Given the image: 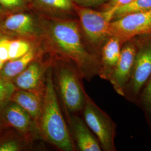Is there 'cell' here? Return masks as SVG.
Listing matches in <instances>:
<instances>
[{"mask_svg":"<svg viewBox=\"0 0 151 151\" xmlns=\"http://www.w3.org/2000/svg\"><path fill=\"white\" fill-rule=\"evenodd\" d=\"M51 57L66 60L75 65L83 79L90 81L99 75L100 58L83 40L78 24L70 20H55L41 27Z\"/></svg>","mask_w":151,"mask_h":151,"instance_id":"cell-1","label":"cell"},{"mask_svg":"<svg viewBox=\"0 0 151 151\" xmlns=\"http://www.w3.org/2000/svg\"><path fill=\"white\" fill-rule=\"evenodd\" d=\"M38 126L44 140L60 151H75V146L60 110L52 65L46 73L45 86Z\"/></svg>","mask_w":151,"mask_h":151,"instance_id":"cell-2","label":"cell"},{"mask_svg":"<svg viewBox=\"0 0 151 151\" xmlns=\"http://www.w3.org/2000/svg\"><path fill=\"white\" fill-rule=\"evenodd\" d=\"M51 58L55 87L67 113L82 112L86 92L80 72L72 63L57 57Z\"/></svg>","mask_w":151,"mask_h":151,"instance_id":"cell-3","label":"cell"},{"mask_svg":"<svg viewBox=\"0 0 151 151\" xmlns=\"http://www.w3.org/2000/svg\"><path fill=\"white\" fill-rule=\"evenodd\" d=\"M116 8L98 11L85 7L78 9L81 30L87 46L100 58L101 49L110 35V23Z\"/></svg>","mask_w":151,"mask_h":151,"instance_id":"cell-4","label":"cell"},{"mask_svg":"<svg viewBox=\"0 0 151 151\" xmlns=\"http://www.w3.org/2000/svg\"><path fill=\"white\" fill-rule=\"evenodd\" d=\"M134 39L137 45L135 60L123 96L134 104L151 76V35L138 36Z\"/></svg>","mask_w":151,"mask_h":151,"instance_id":"cell-5","label":"cell"},{"mask_svg":"<svg viewBox=\"0 0 151 151\" xmlns=\"http://www.w3.org/2000/svg\"><path fill=\"white\" fill-rule=\"evenodd\" d=\"M83 119L96 137L104 151H116L115 139L116 124L110 116L99 108L87 93L82 111Z\"/></svg>","mask_w":151,"mask_h":151,"instance_id":"cell-6","label":"cell"},{"mask_svg":"<svg viewBox=\"0 0 151 151\" xmlns=\"http://www.w3.org/2000/svg\"><path fill=\"white\" fill-rule=\"evenodd\" d=\"M110 35L123 42L142 35H151V10L127 14L110 23Z\"/></svg>","mask_w":151,"mask_h":151,"instance_id":"cell-7","label":"cell"},{"mask_svg":"<svg viewBox=\"0 0 151 151\" xmlns=\"http://www.w3.org/2000/svg\"><path fill=\"white\" fill-rule=\"evenodd\" d=\"M52 60H44L39 55L12 81L16 89L32 91L43 96L47 71L52 65Z\"/></svg>","mask_w":151,"mask_h":151,"instance_id":"cell-8","label":"cell"},{"mask_svg":"<svg viewBox=\"0 0 151 151\" xmlns=\"http://www.w3.org/2000/svg\"><path fill=\"white\" fill-rule=\"evenodd\" d=\"M2 110L6 123L28 142L32 143L35 140L42 139L38 124L17 104L11 101Z\"/></svg>","mask_w":151,"mask_h":151,"instance_id":"cell-9","label":"cell"},{"mask_svg":"<svg viewBox=\"0 0 151 151\" xmlns=\"http://www.w3.org/2000/svg\"><path fill=\"white\" fill-rule=\"evenodd\" d=\"M136 52L137 45L134 38L123 44L118 62L109 80L114 91L123 97L132 75Z\"/></svg>","mask_w":151,"mask_h":151,"instance_id":"cell-10","label":"cell"},{"mask_svg":"<svg viewBox=\"0 0 151 151\" xmlns=\"http://www.w3.org/2000/svg\"><path fill=\"white\" fill-rule=\"evenodd\" d=\"M0 32L16 38L34 41L41 38V27L32 16L26 14H16L6 17L0 22Z\"/></svg>","mask_w":151,"mask_h":151,"instance_id":"cell-11","label":"cell"},{"mask_svg":"<svg viewBox=\"0 0 151 151\" xmlns=\"http://www.w3.org/2000/svg\"><path fill=\"white\" fill-rule=\"evenodd\" d=\"M124 43L118 38L111 36L103 44L100 54V68L98 75L101 78L110 80L118 62Z\"/></svg>","mask_w":151,"mask_h":151,"instance_id":"cell-12","label":"cell"},{"mask_svg":"<svg viewBox=\"0 0 151 151\" xmlns=\"http://www.w3.org/2000/svg\"><path fill=\"white\" fill-rule=\"evenodd\" d=\"M68 117L72 134L79 151H103L96 137L83 118L76 114H72Z\"/></svg>","mask_w":151,"mask_h":151,"instance_id":"cell-13","label":"cell"},{"mask_svg":"<svg viewBox=\"0 0 151 151\" xmlns=\"http://www.w3.org/2000/svg\"><path fill=\"white\" fill-rule=\"evenodd\" d=\"M43 96L34 92L16 89L12 95L11 101L20 106L38 125L42 110Z\"/></svg>","mask_w":151,"mask_h":151,"instance_id":"cell-14","label":"cell"},{"mask_svg":"<svg viewBox=\"0 0 151 151\" xmlns=\"http://www.w3.org/2000/svg\"><path fill=\"white\" fill-rule=\"evenodd\" d=\"M34 45L27 53L21 57L7 62L0 72V77L12 82V80L24 70L31 62L42 54Z\"/></svg>","mask_w":151,"mask_h":151,"instance_id":"cell-15","label":"cell"},{"mask_svg":"<svg viewBox=\"0 0 151 151\" xmlns=\"http://www.w3.org/2000/svg\"><path fill=\"white\" fill-rule=\"evenodd\" d=\"M134 104L143 112L151 134V76L141 90Z\"/></svg>","mask_w":151,"mask_h":151,"instance_id":"cell-16","label":"cell"},{"mask_svg":"<svg viewBox=\"0 0 151 151\" xmlns=\"http://www.w3.org/2000/svg\"><path fill=\"white\" fill-rule=\"evenodd\" d=\"M150 10H151V0H134L129 4L116 8L113 20L131 13L148 11Z\"/></svg>","mask_w":151,"mask_h":151,"instance_id":"cell-17","label":"cell"},{"mask_svg":"<svg viewBox=\"0 0 151 151\" xmlns=\"http://www.w3.org/2000/svg\"><path fill=\"white\" fill-rule=\"evenodd\" d=\"M32 42L25 39L12 38L9 49L10 60L17 59L27 53L34 46Z\"/></svg>","mask_w":151,"mask_h":151,"instance_id":"cell-18","label":"cell"},{"mask_svg":"<svg viewBox=\"0 0 151 151\" xmlns=\"http://www.w3.org/2000/svg\"><path fill=\"white\" fill-rule=\"evenodd\" d=\"M16 88L10 81L0 77V111L11 101V97Z\"/></svg>","mask_w":151,"mask_h":151,"instance_id":"cell-19","label":"cell"},{"mask_svg":"<svg viewBox=\"0 0 151 151\" xmlns=\"http://www.w3.org/2000/svg\"><path fill=\"white\" fill-rule=\"evenodd\" d=\"M41 5L50 9L68 11L72 7L71 0H37Z\"/></svg>","mask_w":151,"mask_h":151,"instance_id":"cell-20","label":"cell"},{"mask_svg":"<svg viewBox=\"0 0 151 151\" xmlns=\"http://www.w3.org/2000/svg\"><path fill=\"white\" fill-rule=\"evenodd\" d=\"M12 37L1 32L0 34V62L5 65L10 60L9 49Z\"/></svg>","mask_w":151,"mask_h":151,"instance_id":"cell-21","label":"cell"},{"mask_svg":"<svg viewBox=\"0 0 151 151\" xmlns=\"http://www.w3.org/2000/svg\"><path fill=\"white\" fill-rule=\"evenodd\" d=\"M24 4V0H0V6L7 10H14L20 8Z\"/></svg>","mask_w":151,"mask_h":151,"instance_id":"cell-22","label":"cell"},{"mask_svg":"<svg viewBox=\"0 0 151 151\" xmlns=\"http://www.w3.org/2000/svg\"><path fill=\"white\" fill-rule=\"evenodd\" d=\"M76 3L84 7H90L99 5L109 0H73Z\"/></svg>","mask_w":151,"mask_h":151,"instance_id":"cell-23","label":"cell"},{"mask_svg":"<svg viewBox=\"0 0 151 151\" xmlns=\"http://www.w3.org/2000/svg\"><path fill=\"white\" fill-rule=\"evenodd\" d=\"M109 1L110 2V6L109 8H111V7L118 8L120 6L129 4L134 0H109Z\"/></svg>","mask_w":151,"mask_h":151,"instance_id":"cell-24","label":"cell"},{"mask_svg":"<svg viewBox=\"0 0 151 151\" xmlns=\"http://www.w3.org/2000/svg\"><path fill=\"white\" fill-rule=\"evenodd\" d=\"M0 34H1V32H0ZM4 66V65L0 62V72H1V70H2V68H3Z\"/></svg>","mask_w":151,"mask_h":151,"instance_id":"cell-25","label":"cell"},{"mask_svg":"<svg viewBox=\"0 0 151 151\" xmlns=\"http://www.w3.org/2000/svg\"><path fill=\"white\" fill-rule=\"evenodd\" d=\"M2 14H3V10H2V8L0 6V16H1Z\"/></svg>","mask_w":151,"mask_h":151,"instance_id":"cell-26","label":"cell"}]
</instances>
